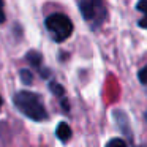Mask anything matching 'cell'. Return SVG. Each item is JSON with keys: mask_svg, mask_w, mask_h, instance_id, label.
Listing matches in <instances>:
<instances>
[{"mask_svg": "<svg viewBox=\"0 0 147 147\" xmlns=\"http://www.w3.org/2000/svg\"><path fill=\"white\" fill-rule=\"evenodd\" d=\"M79 10H81L82 18L86 21H89V22L95 19H103V16H105L103 0H81Z\"/></svg>", "mask_w": 147, "mask_h": 147, "instance_id": "cell-3", "label": "cell"}, {"mask_svg": "<svg viewBox=\"0 0 147 147\" xmlns=\"http://www.w3.org/2000/svg\"><path fill=\"white\" fill-rule=\"evenodd\" d=\"M138 78H139V81L142 84H147V65L142 68V70L139 71V74H138Z\"/></svg>", "mask_w": 147, "mask_h": 147, "instance_id": "cell-10", "label": "cell"}, {"mask_svg": "<svg viewBox=\"0 0 147 147\" xmlns=\"http://www.w3.org/2000/svg\"><path fill=\"white\" fill-rule=\"evenodd\" d=\"M146 117H147V115H146Z\"/></svg>", "mask_w": 147, "mask_h": 147, "instance_id": "cell-17", "label": "cell"}, {"mask_svg": "<svg viewBox=\"0 0 147 147\" xmlns=\"http://www.w3.org/2000/svg\"><path fill=\"white\" fill-rule=\"evenodd\" d=\"M41 76H43V78H49V70H48V68H43Z\"/></svg>", "mask_w": 147, "mask_h": 147, "instance_id": "cell-15", "label": "cell"}, {"mask_svg": "<svg viewBox=\"0 0 147 147\" xmlns=\"http://www.w3.org/2000/svg\"><path fill=\"white\" fill-rule=\"evenodd\" d=\"M0 106H2V96H0Z\"/></svg>", "mask_w": 147, "mask_h": 147, "instance_id": "cell-16", "label": "cell"}, {"mask_svg": "<svg viewBox=\"0 0 147 147\" xmlns=\"http://www.w3.org/2000/svg\"><path fill=\"white\" fill-rule=\"evenodd\" d=\"M5 22V13H3V3H0V24Z\"/></svg>", "mask_w": 147, "mask_h": 147, "instance_id": "cell-12", "label": "cell"}, {"mask_svg": "<svg viewBox=\"0 0 147 147\" xmlns=\"http://www.w3.org/2000/svg\"><path fill=\"white\" fill-rule=\"evenodd\" d=\"M19 76H21V81H22V84H26V86H30V84L33 82V74L30 70H21L19 71Z\"/></svg>", "mask_w": 147, "mask_h": 147, "instance_id": "cell-8", "label": "cell"}, {"mask_svg": "<svg viewBox=\"0 0 147 147\" xmlns=\"http://www.w3.org/2000/svg\"><path fill=\"white\" fill-rule=\"evenodd\" d=\"M49 90H51L55 96H60V98H63V95H65V89L60 84L55 82V81H51V82H49Z\"/></svg>", "mask_w": 147, "mask_h": 147, "instance_id": "cell-7", "label": "cell"}, {"mask_svg": "<svg viewBox=\"0 0 147 147\" xmlns=\"http://www.w3.org/2000/svg\"><path fill=\"white\" fill-rule=\"evenodd\" d=\"M13 103L21 114L32 119L35 122H41L48 119V111L45 108V103L41 100V95L29 90H19L14 93Z\"/></svg>", "mask_w": 147, "mask_h": 147, "instance_id": "cell-1", "label": "cell"}, {"mask_svg": "<svg viewBox=\"0 0 147 147\" xmlns=\"http://www.w3.org/2000/svg\"><path fill=\"white\" fill-rule=\"evenodd\" d=\"M139 27H142V29H147V16L144 18V19L139 21Z\"/></svg>", "mask_w": 147, "mask_h": 147, "instance_id": "cell-14", "label": "cell"}, {"mask_svg": "<svg viewBox=\"0 0 147 147\" xmlns=\"http://www.w3.org/2000/svg\"><path fill=\"white\" fill-rule=\"evenodd\" d=\"M71 134H73L71 133V128L67 122H60V123L57 125V128H55V136H57L59 141H62V142H68Z\"/></svg>", "mask_w": 147, "mask_h": 147, "instance_id": "cell-5", "label": "cell"}, {"mask_svg": "<svg viewBox=\"0 0 147 147\" xmlns=\"http://www.w3.org/2000/svg\"><path fill=\"white\" fill-rule=\"evenodd\" d=\"M26 60L29 62V63L32 65L33 68H40V67H41L43 57H41V54H40L38 51H33V49H30V51L26 54Z\"/></svg>", "mask_w": 147, "mask_h": 147, "instance_id": "cell-6", "label": "cell"}, {"mask_svg": "<svg viewBox=\"0 0 147 147\" xmlns=\"http://www.w3.org/2000/svg\"><path fill=\"white\" fill-rule=\"evenodd\" d=\"M111 146H120V147H125L127 146V141L122 139V138H114V139H109L108 141V147Z\"/></svg>", "mask_w": 147, "mask_h": 147, "instance_id": "cell-9", "label": "cell"}, {"mask_svg": "<svg viewBox=\"0 0 147 147\" xmlns=\"http://www.w3.org/2000/svg\"><path fill=\"white\" fill-rule=\"evenodd\" d=\"M136 8L139 11H142V13L147 14V0H139V2L136 3Z\"/></svg>", "mask_w": 147, "mask_h": 147, "instance_id": "cell-11", "label": "cell"}, {"mask_svg": "<svg viewBox=\"0 0 147 147\" xmlns=\"http://www.w3.org/2000/svg\"><path fill=\"white\" fill-rule=\"evenodd\" d=\"M45 24H46V29L51 33L52 40L57 43L65 41L73 33V22L63 13H52L51 16L46 18Z\"/></svg>", "mask_w": 147, "mask_h": 147, "instance_id": "cell-2", "label": "cell"}, {"mask_svg": "<svg viewBox=\"0 0 147 147\" xmlns=\"http://www.w3.org/2000/svg\"><path fill=\"white\" fill-rule=\"evenodd\" d=\"M112 115H114V120H115V123H117L119 130L122 131V134L127 136V139L131 142V141H133V133H131V128H130V123H128L127 114H125L122 109H114Z\"/></svg>", "mask_w": 147, "mask_h": 147, "instance_id": "cell-4", "label": "cell"}, {"mask_svg": "<svg viewBox=\"0 0 147 147\" xmlns=\"http://www.w3.org/2000/svg\"><path fill=\"white\" fill-rule=\"evenodd\" d=\"M62 108H63V111H70V105H68V101L67 100H62Z\"/></svg>", "mask_w": 147, "mask_h": 147, "instance_id": "cell-13", "label": "cell"}]
</instances>
